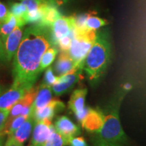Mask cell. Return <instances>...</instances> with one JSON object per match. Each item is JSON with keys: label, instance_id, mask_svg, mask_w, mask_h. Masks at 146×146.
I'll return each instance as SVG.
<instances>
[{"label": "cell", "instance_id": "6da1fadb", "mask_svg": "<svg viewBox=\"0 0 146 146\" xmlns=\"http://www.w3.org/2000/svg\"><path fill=\"white\" fill-rule=\"evenodd\" d=\"M52 45L50 28L35 24L25 29L14 56L12 85L27 91L31 89L41 73L42 56Z\"/></svg>", "mask_w": 146, "mask_h": 146}, {"label": "cell", "instance_id": "7a4b0ae2", "mask_svg": "<svg viewBox=\"0 0 146 146\" xmlns=\"http://www.w3.org/2000/svg\"><path fill=\"white\" fill-rule=\"evenodd\" d=\"M110 56V44L104 31L97 32L95 41L83 61V69L90 81L98 79L104 72Z\"/></svg>", "mask_w": 146, "mask_h": 146}, {"label": "cell", "instance_id": "3957f363", "mask_svg": "<svg viewBox=\"0 0 146 146\" xmlns=\"http://www.w3.org/2000/svg\"><path fill=\"white\" fill-rule=\"evenodd\" d=\"M96 30L78 31L75 29V35L71 41L68 53L78 66H83V61L96 38Z\"/></svg>", "mask_w": 146, "mask_h": 146}, {"label": "cell", "instance_id": "277c9868", "mask_svg": "<svg viewBox=\"0 0 146 146\" xmlns=\"http://www.w3.org/2000/svg\"><path fill=\"white\" fill-rule=\"evenodd\" d=\"M100 137L109 143H124L127 141V136L120 125L118 108H114L104 114V122L98 133Z\"/></svg>", "mask_w": 146, "mask_h": 146}, {"label": "cell", "instance_id": "5b68a950", "mask_svg": "<svg viewBox=\"0 0 146 146\" xmlns=\"http://www.w3.org/2000/svg\"><path fill=\"white\" fill-rule=\"evenodd\" d=\"M37 89L36 87H33L27 91L25 96L11 108L8 119H12L19 115L29 116L30 114L31 108L36 97Z\"/></svg>", "mask_w": 146, "mask_h": 146}, {"label": "cell", "instance_id": "8992f818", "mask_svg": "<svg viewBox=\"0 0 146 146\" xmlns=\"http://www.w3.org/2000/svg\"><path fill=\"white\" fill-rule=\"evenodd\" d=\"M74 27V16L66 17L61 16L58 18L50 27L53 45H57L58 41L67 35Z\"/></svg>", "mask_w": 146, "mask_h": 146}, {"label": "cell", "instance_id": "52a82bcc", "mask_svg": "<svg viewBox=\"0 0 146 146\" xmlns=\"http://www.w3.org/2000/svg\"><path fill=\"white\" fill-rule=\"evenodd\" d=\"M81 71L76 70L58 76L56 83L52 86V92L56 96H61L70 91L81 76Z\"/></svg>", "mask_w": 146, "mask_h": 146}, {"label": "cell", "instance_id": "ba28073f", "mask_svg": "<svg viewBox=\"0 0 146 146\" xmlns=\"http://www.w3.org/2000/svg\"><path fill=\"white\" fill-rule=\"evenodd\" d=\"M64 108L65 106L62 102L57 99H52L48 104L45 106L36 109L33 112H30V114H32L35 123L46 120L52 121L55 114L62 110Z\"/></svg>", "mask_w": 146, "mask_h": 146}, {"label": "cell", "instance_id": "9c48e42d", "mask_svg": "<svg viewBox=\"0 0 146 146\" xmlns=\"http://www.w3.org/2000/svg\"><path fill=\"white\" fill-rule=\"evenodd\" d=\"M55 129L51 120H43L35 123L31 143L34 146L44 145L45 141Z\"/></svg>", "mask_w": 146, "mask_h": 146}, {"label": "cell", "instance_id": "30bf717a", "mask_svg": "<svg viewBox=\"0 0 146 146\" xmlns=\"http://www.w3.org/2000/svg\"><path fill=\"white\" fill-rule=\"evenodd\" d=\"M24 26H18L8 36L3 43L6 61L10 62L14 58L23 38Z\"/></svg>", "mask_w": 146, "mask_h": 146}, {"label": "cell", "instance_id": "8fae6325", "mask_svg": "<svg viewBox=\"0 0 146 146\" xmlns=\"http://www.w3.org/2000/svg\"><path fill=\"white\" fill-rule=\"evenodd\" d=\"M54 69L56 74L59 76L76 70H82L83 66L76 65L68 52H62L54 64Z\"/></svg>", "mask_w": 146, "mask_h": 146}, {"label": "cell", "instance_id": "7c38bea8", "mask_svg": "<svg viewBox=\"0 0 146 146\" xmlns=\"http://www.w3.org/2000/svg\"><path fill=\"white\" fill-rule=\"evenodd\" d=\"M27 91L22 87L12 85L10 89L0 95V110H10L16 102L25 96Z\"/></svg>", "mask_w": 146, "mask_h": 146}, {"label": "cell", "instance_id": "4fadbf2b", "mask_svg": "<svg viewBox=\"0 0 146 146\" xmlns=\"http://www.w3.org/2000/svg\"><path fill=\"white\" fill-rule=\"evenodd\" d=\"M27 8V14L25 17L26 24H38L42 16V8L45 1L40 0H22V2Z\"/></svg>", "mask_w": 146, "mask_h": 146}, {"label": "cell", "instance_id": "5bb4252c", "mask_svg": "<svg viewBox=\"0 0 146 146\" xmlns=\"http://www.w3.org/2000/svg\"><path fill=\"white\" fill-rule=\"evenodd\" d=\"M104 122V114L99 110L89 108L88 113L81 121V125L89 132L98 133Z\"/></svg>", "mask_w": 146, "mask_h": 146}, {"label": "cell", "instance_id": "9a60e30c", "mask_svg": "<svg viewBox=\"0 0 146 146\" xmlns=\"http://www.w3.org/2000/svg\"><path fill=\"white\" fill-rule=\"evenodd\" d=\"M55 129L67 137L72 138L80 134V129L67 116H60L56 121Z\"/></svg>", "mask_w": 146, "mask_h": 146}, {"label": "cell", "instance_id": "2e32d148", "mask_svg": "<svg viewBox=\"0 0 146 146\" xmlns=\"http://www.w3.org/2000/svg\"><path fill=\"white\" fill-rule=\"evenodd\" d=\"M24 21L18 19L17 17L10 13L8 11V14L2 21H0V38L3 43L8 37V36L18 26H25Z\"/></svg>", "mask_w": 146, "mask_h": 146}, {"label": "cell", "instance_id": "e0dca14e", "mask_svg": "<svg viewBox=\"0 0 146 146\" xmlns=\"http://www.w3.org/2000/svg\"><path fill=\"white\" fill-rule=\"evenodd\" d=\"M52 98V87L47 85L45 83H41L38 87L37 93L33 103L31 112L36 109L41 108L49 104Z\"/></svg>", "mask_w": 146, "mask_h": 146}, {"label": "cell", "instance_id": "ac0fdd59", "mask_svg": "<svg viewBox=\"0 0 146 146\" xmlns=\"http://www.w3.org/2000/svg\"><path fill=\"white\" fill-rule=\"evenodd\" d=\"M61 14L57 8V5L52 3L45 2L42 8V16L39 25L50 28Z\"/></svg>", "mask_w": 146, "mask_h": 146}, {"label": "cell", "instance_id": "d6986e66", "mask_svg": "<svg viewBox=\"0 0 146 146\" xmlns=\"http://www.w3.org/2000/svg\"><path fill=\"white\" fill-rule=\"evenodd\" d=\"M34 123H35V120L33 118L32 114H30L27 120L18 127V129L12 134V135L10 137H12L18 143L24 144L31 135Z\"/></svg>", "mask_w": 146, "mask_h": 146}, {"label": "cell", "instance_id": "ffe728a7", "mask_svg": "<svg viewBox=\"0 0 146 146\" xmlns=\"http://www.w3.org/2000/svg\"><path fill=\"white\" fill-rule=\"evenodd\" d=\"M87 94V89H78L73 91L68 102V108L74 114L81 112L85 108V98Z\"/></svg>", "mask_w": 146, "mask_h": 146}, {"label": "cell", "instance_id": "44dd1931", "mask_svg": "<svg viewBox=\"0 0 146 146\" xmlns=\"http://www.w3.org/2000/svg\"><path fill=\"white\" fill-rule=\"evenodd\" d=\"M29 116L19 115L12 119H7L2 131L0 133V136H4L8 135V137L12 136V134L18 129V127L23 124Z\"/></svg>", "mask_w": 146, "mask_h": 146}, {"label": "cell", "instance_id": "7402d4cb", "mask_svg": "<svg viewBox=\"0 0 146 146\" xmlns=\"http://www.w3.org/2000/svg\"><path fill=\"white\" fill-rule=\"evenodd\" d=\"M72 138L67 137L54 129L44 143V146H66L69 145Z\"/></svg>", "mask_w": 146, "mask_h": 146}, {"label": "cell", "instance_id": "603a6c76", "mask_svg": "<svg viewBox=\"0 0 146 146\" xmlns=\"http://www.w3.org/2000/svg\"><path fill=\"white\" fill-rule=\"evenodd\" d=\"M58 54V50L55 45L49 47L42 56L39 64V71L41 72L45 68H48L54 61L56 55Z\"/></svg>", "mask_w": 146, "mask_h": 146}, {"label": "cell", "instance_id": "cb8c5ba5", "mask_svg": "<svg viewBox=\"0 0 146 146\" xmlns=\"http://www.w3.org/2000/svg\"><path fill=\"white\" fill-rule=\"evenodd\" d=\"M108 24V22L107 21L95 16L94 15V12H93L87 18L85 26H86L87 29H89V30H96V29H100V27L105 26Z\"/></svg>", "mask_w": 146, "mask_h": 146}, {"label": "cell", "instance_id": "d4e9b609", "mask_svg": "<svg viewBox=\"0 0 146 146\" xmlns=\"http://www.w3.org/2000/svg\"><path fill=\"white\" fill-rule=\"evenodd\" d=\"M9 12L15 16L16 17H17L18 19L25 22V17L27 14V8L23 3H12ZM25 25H26V23H25Z\"/></svg>", "mask_w": 146, "mask_h": 146}, {"label": "cell", "instance_id": "484cf974", "mask_svg": "<svg viewBox=\"0 0 146 146\" xmlns=\"http://www.w3.org/2000/svg\"><path fill=\"white\" fill-rule=\"evenodd\" d=\"M93 12L91 13H86L80 14L76 16H74V26H75V29L78 31H83L87 30L86 26V21L89 16L92 14Z\"/></svg>", "mask_w": 146, "mask_h": 146}, {"label": "cell", "instance_id": "4316f807", "mask_svg": "<svg viewBox=\"0 0 146 146\" xmlns=\"http://www.w3.org/2000/svg\"><path fill=\"white\" fill-rule=\"evenodd\" d=\"M57 77L58 76L54 75L52 67L49 66L45 72L44 79H43V83L46 84L47 85L52 87V85H54L56 83V80H57Z\"/></svg>", "mask_w": 146, "mask_h": 146}, {"label": "cell", "instance_id": "83f0119b", "mask_svg": "<svg viewBox=\"0 0 146 146\" xmlns=\"http://www.w3.org/2000/svg\"><path fill=\"white\" fill-rule=\"evenodd\" d=\"M70 146H88L86 141L82 137H74L71 139Z\"/></svg>", "mask_w": 146, "mask_h": 146}, {"label": "cell", "instance_id": "f1b7e54d", "mask_svg": "<svg viewBox=\"0 0 146 146\" xmlns=\"http://www.w3.org/2000/svg\"><path fill=\"white\" fill-rule=\"evenodd\" d=\"M10 110H0V133L2 131L4 127L6 120L8 119L9 114Z\"/></svg>", "mask_w": 146, "mask_h": 146}, {"label": "cell", "instance_id": "f546056e", "mask_svg": "<svg viewBox=\"0 0 146 146\" xmlns=\"http://www.w3.org/2000/svg\"><path fill=\"white\" fill-rule=\"evenodd\" d=\"M94 146H111L108 142L106 141L100 137L98 136L94 140Z\"/></svg>", "mask_w": 146, "mask_h": 146}, {"label": "cell", "instance_id": "4dcf8cb0", "mask_svg": "<svg viewBox=\"0 0 146 146\" xmlns=\"http://www.w3.org/2000/svg\"><path fill=\"white\" fill-rule=\"evenodd\" d=\"M89 109V108L85 107L81 112H78V113H77V114H75L76 118H77V120L80 122V123H81L82 120H83L84 119V118L86 116L87 113H88Z\"/></svg>", "mask_w": 146, "mask_h": 146}, {"label": "cell", "instance_id": "1f68e13d", "mask_svg": "<svg viewBox=\"0 0 146 146\" xmlns=\"http://www.w3.org/2000/svg\"><path fill=\"white\" fill-rule=\"evenodd\" d=\"M3 146H24V144L18 143L16 140H14L12 137H8Z\"/></svg>", "mask_w": 146, "mask_h": 146}, {"label": "cell", "instance_id": "d6a6232c", "mask_svg": "<svg viewBox=\"0 0 146 146\" xmlns=\"http://www.w3.org/2000/svg\"><path fill=\"white\" fill-rule=\"evenodd\" d=\"M8 12V11L7 10L5 5L1 2H0V21H2L3 18L6 16Z\"/></svg>", "mask_w": 146, "mask_h": 146}, {"label": "cell", "instance_id": "836d02e7", "mask_svg": "<svg viewBox=\"0 0 146 146\" xmlns=\"http://www.w3.org/2000/svg\"><path fill=\"white\" fill-rule=\"evenodd\" d=\"M6 60L4 52V47H3V43L0 38V64H1L3 62Z\"/></svg>", "mask_w": 146, "mask_h": 146}, {"label": "cell", "instance_id": "e575fe53", "mask_svg": "<svg viewBox=\"0 0 146 146\" xmlns=\"http://www.w3.org/2000/svg\"><path fill=\"white\" fill-rule=\"evenodd\" d=\"M68 1H70V0H56L58 5H61V4H62V3L68 2Z\"/></svg>", "mask_w": 146, "mask_h": 146}, {"label": "cell", "instance_id": "d590c367", "mask_svg": "<svg viewBox=\"0 0 146 146\" xmlns=\"http://www.w3.org/2000/svg\"><path fill=\"white\" fill-rule=\"evenodd\" d=\"M4 138L3 136H0V146L4 145Z\"/></svg>", "mask_w": 146, "mask_h": 146}, {"label": "cell", "instance_id": "8d00e7d4", "mask_svg": "<svg viewBox=\"0 0 146 146\" xmlns=\"http://www.w3.org/2000/svg\"><path fill=\"white\" fill-rule=\"evenodd\" d=\"M131 88V85L129 83H127L125 85V89H130Z\"/></svg>", "mask_w": 146, "mask_h": 146}, {"label": "cell", "instance_id": "74e56055", "mask_svg": "<svg viewBox=\"0 0 146 146\" xmlns=\"http://www.w3.org/2000/svg\"><path fill=\"white\" fill-rule=\"evenodd\" d=\"M109 143L110 144L111 146H122V145H120L119 143Z\"/></svg>", "mask_w": 146, "mask_h": 146}, {"label": "cell", "instance_id": "f35d334b", "mask_svg": "<svg viewBox=\"0 0 146 146\" xmlns=\"http://www.w3.org/2000/svg\"><path fill=\"white\" fill-rule=\"evenodd\" d=\"M2 91H3V88H2V87H1V85H0V95L1 94Z\"/></svg>", "mask_w": 146, "mask_h": 146}, {"label": "cell", "instance_id": "ab89813d", "mask_svg": "<svg viewBox=\"0 0 146 146\" xmlns=\"http://www.w3.org/2000/svg\"><path fill=\"white\" fill-rule=\"evenodd\" d=\"M28 146H34V145H33V144H31V143H30V144H29V145Z\"/></svg>", "mask_w": 146, "mask_h": 146}, {"label": "cell", "instance_id": "60d3db41", "mask_svg": "<svg viewBox=\"0 0 146 146\" xmlns=\"http://www.w3.org/2000/svg\"><path fill=\"white\" fill-rule=\"evenodd\" d=\"M39 146H44V145H39Z\"/></svg>", "mask_w": 146, "mask_h": 146}, {"label": "cell", "instance_id": "b9f144b4", "mask_svg": "<svg viewBox=\"0 0 146 146\" xmlns=\"http://www.w3.org/2000/svg\"><path fill=\"white\" fill-rule=\"evenodd\" d=\"M21 1H22V0H21Z\"/></svg>", "mask_w": 146, "mask_h": 146}]
</instances>
